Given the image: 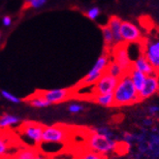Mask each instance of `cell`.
Returning <instances> with one entry per match:
<instances>
[{
  "label": "cell",
  "mask_w": 159,
  "mask_h": 159,
  "mask_svg": "<svg viewBox=\"0 0 159 159\" xmlns=\"http://www.w3.org/2000/svg\"><path fill=\"white\" fill-rule=\"evenodd\" d=\"M114 106H130L139 103V92L136 90L128 73L118 79L117 84L113 92Z\"/></svg>",
  "instance_id": "cell-1"
},
{
  "label": "cell",
  "mask_w": 159,
  "mask_h": 159,
  "mask_svg": "<svg viewBox=\"0 0 159 159\" xmlns=\"http://www.w3.org/2000/svg\"><path fill=\"white\" fill-rule=\"evenodd\" d=\"M44 125L34 121H23L19 127L20 135L23 138L26 147L37 148L43 142Z\"/></svg>",
  "instance_id": "cell-2"
},
{
  "label": "cell",
  "mask_w": 159,
  "mask_h": 159,
  "mask_svg": "<svg viewBox=\"0 0 159 159\" xmlns=\"http://www.w3.org/2000/svg\"><path fill=\"white\" fill-rule=\"evenodd\" d=\"M116 143L117 141L96 133L92 130H90V133L86 138V144L89 150L103 155H107L115 152Z\"/></svg>",
  "instance_id": "cell-3"
},
{
  "label": "cell",
  "mask_w": 159,
  "mask_h": 159,
  "mask_svg": "<svg viewBox=\"0 0 159 159\" xmlns=\"http://www.w3.org/2000/svg\"><path fill=\"white\" fill-rule=\"evenodd\" d=\"M111 61L109 54L104 53L96 60L92 68L89 70V72L86 74V76L82 80L80 85L81 86H90L96 83L100 77L106 72V69L108 67L109 62Z\"/></svg>",
  "instance_id": "cell-4"
},
{
  "label": "cell",
  "mask_w": 159,
  "mask_h": 159,
  "mask_svg": "<svg viewBox=\"0 0 159 159\" xmlns=\"http://www.w3.org/2000/svg\"><path fill=\"white\" fill-rule=\"evenodd\" d=\"M143 42V54L159 75V38H149Z\"/></svg>",
  "instance_id": "cell-5"
},
{
  "label": "cell",
  "mask_w": 159,
  "mask_h": 159,
  "mask_svg": "<svg viewBox=\"0 0 159 159\" xmlns=\"http://www.w3.org/2000/svg\"><path fill=\"white\" fill-rule=\"evenodd\" d=\"M69 137L68 128L63 125L45 126L43 131V142L46 143H60L64 144Z\"/></svg>",
  "instance_id": "cell-6"
},
{
  "label": "cell",
  "mask_w": 159,
  "mask_h": 159,
  "mask_svg": "<svg viewBox=\"0 0 159 159\" xmlns=\"http://www.w3.org/2000/svg\"><path fill=\"white\" fill-rule=\"evenodd\" d=\"M118 79L111 76L107 72L103 74L98 81L95 83L92 87V95H100V94H109L113 93L116 86L117 84Z\"/></svg>",
  "instance_id": "cell-7"
},
{
  "label": "cell",
  "mask_w": 159,
  "mask_h": 159,
  "mask_svg": "<svg viewBox=\"0 0 159 159\" xmlns=\"http://www.w3.org/2000/svg\"><path fill=\"white\" fill-rule=\"evenodd\" d=\"M121 39L124 44H137L143 41L141 29L130 21H122L120 27Z\"/></svg>",
  "instance_id": "cell-8"
},
{
  "label": "cell",
  "mask_w": 159,
  "mask_h": 159,
  "mask_svg": "<svg viewBox=\"0 0 159 159\" xmlns=\"http://www.w3.org/2000/svg\"><path fill=\"white\" fill-rule=\"evenodd\" d=\"M113 60L122 68L125 73H128L132 68V60L129 55L128 45L121 43L113 48Z\"/></svg>",
  "instance_id": "cell-9"
},
{
  "label": "cell",
  "mask_w": 159,
  "mask_h": 159,
  "mask_svg": "<svg viewBox=\"0 0 159 159\" xmlns=\"http://www.w3.org/2000/svg\"><path fill=\"white\" fill-rule=\"evenodd\" d=\"M41 96L52 104H58V103L65 102L70 99L73 95V90L70 89H57L52 90H45L38 92Z\"/></svg>",
  "instance_id": "cell-10"
},
{
  "label": "cell",
  "mask_w": 159,
  "mask_h": 159,
  "mask_svg": "<svg viewBox=\"0 0 159 159\" xmlns=\"http://www.w3.org/2000/svg\"><path fill=\"white\" fill-rule=\"evenodd\" d=\"M159 92V77L158 74L147 76L146 83L143 86L142 90L139 92L140 102L154 96Z\"/></svg>",
  "instance_id": "cell-11"
},
{
  "label": "cell",
  "mask_w": 159,
  "mask_h": 159,
  "mask_svg": "<svg viewBox=\"0 0 159 159\" xmlns=\"http://www.w3.org/2000/svg\"><path fill=\"white\" fill-rule=\"evenodd\" d=\"M148 152L146 155L152 159L159 157V131L153 128L152 132H148Z\"/></svg>",
  "instance_id": "cell-12"
},
{
  "label": "cell",
  "mask_w": 159,
  "mask_h": 159,
  "mask_svg": "<svg viewBox=\"0 0 159 159\" xmlns=\"http://www.w3.org/2000/svg\"><path fill=\"white\" fill-rule=\"evenodd\" d=\"M132 68L140 71V72L144 73L147 76L156 74L154 69L149 64V62L148 61V59L145 57V55L143 53H141L134 61H132Z\"/></svg>",
  "instance_id": "cell-13"
},
{
  "label": "cell",
  "mask_w": 159,
  "mask_h": 159,
  "mask_svg": "<svg viewBox=\"0 0 159 159\" xmlns=\"http://www.w3.org/2000/svg\"><path fill=\"white\" fill-rule=\"evenodd\" d=\"M121 22L122 20L117 18V17H112L109 20L108 22V26L111 29L114 36V41H115V46L119 45L123 43L122 42V39H121V34H120V27H121Z\"/></svg>",
  "instance_id": "cell-14"
},
{
  "label": "cell",
  "mask_w": 159,
  "mask_h": 159,
  "mask_svg": "<svg viewBox=\"0 0 159 159\" xmlns=\"http://www.w3.org/2000/svg\"><path fill=\"white\" fill-rule=\"evenodd\" d=\"M131 81L135 86V89L138 92H140L144 86L145 83H146V79H147V75H145L144 73L140 72V71L131 68V70L128 72Z\"/></svg>",
  "instance_id": "cell-15"
},
{
  "label": "cell",
  "mask_w": 159,
  "mask_h": 159,
  "mask_svg": "<svg viewBox=\"0 0 159 159\" xmlns=\"http://www.w3.org/2000/svg\"><path fill=\"white\" fill-rule=\"evenodd\" d=\"M20 118L17 116H13L10 114H3L0 116V130L7 129L9 127L18 125L20 122Z\"/></svg>",
  "instance_id": "cell-16"
},
{
  "label": "cell",
  "mask_w": 159,
  "mask_h": 159,
  "mask_svg": "<svg viewBox=\"0 0 159 159\" xmlns=\"http://www.w3.org/2000/svg\"><path fill=\"white\" fill-rule=\"evenodd\" d=\"M39 153L38 149L30 147H25L19 149L15 154H13L15 159H34Z\"/></svg>",
  "instance_id": "cell-17"
},
{
  "label": "cell",
  "mask_w": 159,
  "mask_h": 159,
  "mask_svg": "<svg viewBox=\"0 0 159 159\" xmlns=\"http://www.w3.org/2000/svg\"><path fill=\"white\" fill-rule=\"evenodd\" d=\"M92 101L96 104L103 107H112L114 106V95L113 93L109 94H100V95H93L91 97Z\"/></svg>",
  "instance_id": "cell-18"
},
{
  "label": "cell",
  "mask_w": 159,
  "mask_h": 159,
  "mask_svg": "<svg viewBox=\"0 0 159 159\" xmlns=\"http://www.w3.org/2000/svg\"><path fill=\"white\" fill-rule=\"evenodd\" d=\"M30 106H32L34 108H46L48 106H50V103L48 102L46 99H44L41 95H40L38 92L32 96H29L26 100H25Z\"/></svg>",
  "instance_id": "cell-19"
},
{
  "label": "cell",
  "mask_w": 159,
  "mask_h": 159,
  "mask_svg": "<svg viewBox=\"0 0 159 159\" xmlns=\"http://www.w3.org/2000/svg\"><path fill=\"white\" fill-rule=\"evenodd\" d=\"M106 72L108 74H110L111 76H113L116 79H119V78H121L125 72L122 70V68L119 66L116 62H115L114 60H111L109 62V64H108V67L106 69Z\"/></svg>",
  "instance_id": "cell-20"
},
{
  "label": "cell",
  "mask_w": 159,
  "mask_h": 159,
  "mask_svg": "<svg viewBox=\"0 0 159 159\" xmlns=\"http://www.w3.org/2000/svg\"><path fill=\"white\" fill-rule=\"evenodd\" d=\"M102 34L103 38H104L105 45L108 48H114L115 47V41H114V36L111 29L109 28L108 25H105L102 27Z\"/></svg>",
  "instance_id": "cell-21"
},
{
  "label": "cell",
  "mask_w": 159,
  "mask_h": 159,
  "mask_svg": "<svg viewBox=\"0 0 159 159\" xmlns=\"http://www.w3.org/2000/svg\"><path fill=\"white\" fill-rule=\"evenodd\" d=\"M92 131L94 132H96V133H99L101 135H104V136L106 137H109L111 139H113V140H116L117 141V136L111 130L110 128H108V127L106 126H99V127H94V128L91 129Z\"/></svg>",
  "instance_id": "cell-22"
},
{
  "label": "cell",
  "mask_w": 159,
  "mask_h": 159,
  "mask_svg": "<svg viewBox=\"0 0 159 159\" xmlns=\"http://www.w3.org/2000/svg\"><path fill=\"white\" fill-rule=\"evenodd\" d=\"M10 149V142L8 139L0 133V157L7 155Z\"/></svg>",
  "instance_id": "cell-23"
},
{
  "label": "cell",
  "mask_w": 159,
  "mask_h": 159,
  "mask_svg": "<svg viewBox=\"0 0 159 159\" xmlns=\"http://www.w3.org/2000/svg\"><path fill=\"white\" fill-rule=\"evenodd\" d=\"M81 158L82 159H108V156L91 152V150H89V152H84L83 155L81 156Z\"/></svg>",
  "instance_id": "cell-24"
},
{
  "label": "cell",
  "mask_w": 159,
  "mask_h": 159,
  "mask_svg": "<svg viewBox=\"0 0 159 159\" xmlns=\"http://www.w3.org/2000/svg\"><path fill=\"white\" fill-rule=\"evenodd\" d=\"M1 96L3 98H5L6 100L10 101L11 103H14V104H19V103H20V99L18 96H16L15 94L7 91V90H2L1 91Z\"/></svg>",
  "instance_id": "cell-25"
},
{
  "label": "cell",
  "mask_w": 159,
  "mask_h": 159,
  "mask_svg": "<svg viewBox=\"0 0 159 159\" xmlns=\"http://www.w3.org/2000/svg\"><path fill=\"white\" fill-rule=\"evenodd\" d=\"M122 140L123 142H125L126 144L131 145L133 143H136L137 141V134H133V133H129V132H124L122 135Z\"/></svg>",
  "instance_id": "cell-26"
},
{
  "label": "cell",
  "mask_w": 159,
  "mask_h": 159,
  "mask_svg": "<svg viewBox=\"0 0 159 159\" xmlns=\"http://www.w3.org/2000/svg\"><path fill=\"white\" fill-rule=\"evenodd\" d=\"M46 2L47 0H25V6L37 9V8H40L45 5Z\"/></svg>",
  "instance_id": "cell-27"
},
{
  "label": "cell",
  "mask_w": 159,
  "mask_h": 159,
  "mask_svg": "<svg viewBox=\"0 0 159 159\" xmlns=\"http://www.w3.org/2000/svg\"><path fill=\"white\" fill-rule=\"evenodd\" d=\"M100 16V10H99V8L97 7H93V8H90V9L86 12V17L94 20H96L98 17Z\"/></svg>",
  "instance_id": "cell-28"
},
{
  "label": "cell",
  "mask_w": 159,
  "mask_h": 159,
  "mask_svg": "<svg viewBox=\"0 0 159 159\" xmlns=\"http://www.w3.org/2000/svg\"><path fill=\"white\" fill-rule=\"evenodd\" d=\"M68 111L71 113V114H80L82 113L84 111V107L82 105L78 104V103H73V104H70L68 106Z\"/></svg>",
  "instance_id": "cell-29"
},
{
  "label": "cell",
  "mask_w": 159,
  "mask_h": 159,
  "mask_svg": "<svg viewBox=\"0 0 159 159\" xmlns=\"http://www.w3.org/2000/svg\"><path fill=\"white\" fill-rule=\"evenodd\" d=\"M159 113V107L156 106V105H152L148 108V114L152 116H156L157 114Z\"/></svg>",
  "instance_id": "cell-30"
},
{
  "label": "cell",
  "mask_w": 159,
  "mask_h": 159,
  "mask_svg": "<svg viewBox=\"0 0 159 159\" xmlns=\"http://www.w3.org/2000/svg\"><path fill=\"white\" fill-rule=\"evenodd\" d=\"M2 23H3L4 26H10L11 25L12 20H11V18L9 17V16H6V17H4L2 19Z\"/></svg>",
  "instance_id": "cell-31"
},
{
  "label": "cell",
  "mask_w": 159,
  "mask_h": 159,
  "mask_svg": "<svg viewBox=\"0 0 159 159\" xmlns=\"http://www.w3.org/2000/svg\"><path fill=\"white\" fill-rule=\"evenodd\" d=\"M144 124L146 126H148V127L152 126V124H153V119L152 118H148V119H146V120L144 121Z\"/></svg>",
  "instance_id": "cell-32"
},
{
  "label": "cell",
  "mask_w": 159,
  "mask_h": 159,
  "mask_svg": "<svg viewBox=\"0 0 159 159\" xmlns=\"http://www.w3.org/2000/svg\"><path fill=\"white\" fill-rule=\"evenodd\" d=\"M34 159H49V158H48V157H47L45 154H43V153H40V152H39V153L37 154V156H36Z\"/></svg>",
  "instance_id": "cell-33"
},
{
  "label": "cell",
  "mask_w": 159,
  "mask_h": 159,
  "mask_svg": "<svg viewBox=\"0 0 159 159\" xmlns=\"http://www.w3.org/2000/svg\"><path fill=\"white\" fill-rule=\"evenodd\" d=\"M0 159H15L13 155H9V154H7V155H4V156H1L0 157Z\"/></svg>",
  "instance_id": "cell-34"
},
{
  "label": "cell",
  "mask_w": 159,
  "mask_h": 159,
  "mask_svg": "<svg viewBox=\"0 0 159 159\" xmlns=\"http://www.w3.org/2000/svg\"><path fill=\"white\" fill-rule=\"evenodd\" d=\"M0 40H1V33H0Z\"/></svg>",
  "instance_id": "cell-35"
},
{
  "label": "cell",
  "mask_w": 159,
  "mask_h": 159,
  "mask_svg": "<svg viewBox=\"0 0 159 159\" xmlns=\"http://www.w3.org/2000/svg\"><path fill=\"white\" fill-rule=\"evenodd\" d=\"M79 159H82V158H81V157H80V158H79Z\"/></svg>",
  "instance_id": "cell-36"
},
{
  "label": "cell",
  "mask_w": 159,
  "mask_h": 159,
  "mask_svg": "<svg viewBox=\"0 0 159 159\" xmlns=\"http://www.w3.org/2000/svg\"><path fill=\"white\" fill-rule=\"evenodd\" d=\"M136 159H137V158H136Z\"/></svg>",
  "instance_id": "cell-37"
}]
</instances>
